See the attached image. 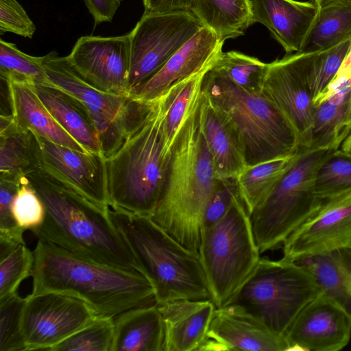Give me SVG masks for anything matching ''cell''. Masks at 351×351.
<instances>
[{
    "label": "cell",
    "instance_id": "37",
    "mask_svg": "<svg viewBox=\"0 0 351 351\" xmlns=\"http://www.w3.org/2000/svg\"><path fill=\"white\" fill-rule=\"evenodd\" d=\"M22 178H0V260L19 245L25 244L23 239L25 230L18 225L11 209Z\"/></svg>",
    "mask_w": 351,
    "mask_h": 351
},
{
    "label": "cell",
    "instance_id": "5",
    "mask_svg": "<svg viewBox=\"0 0 351 351\" xmlns=\"http://www.w3.org/2000/svg\"><path fill=\"white\" fill-rule=\"evenodd\" d=\"M211 67L205 73L202 92L236 136L247 166L300 150L294 128L270 101L240 88Z\"/></svg>",
    "mask_w": 351,
    "mask_h": 351
},
{
    "label": "cell",
    "instance_id": "43",
    "mask_svg": "<svg viewBox=\"0 0 351 351\" xmlns=\"http://www.w3.org/2000/svg\"><path fill=\"white\" fill-rule=\"evenodd\" d=\"M36 25L16 0H0V34L11 32L32 38Z\"/></svg>",
    "mask_w": 351,
    "mask_h": 351
},
{
    "label": "cell",
    "instance_id": "45",
    "mask_svg": "<svg viewBox=\"0 0 351 351\" xmlns=\"http://www.w3.org/2000/svg\"><path fill=\"white\" fill-rule=\"evenodd\" d=\"M144 13H161L184 10L183 0H143Z\"/></svg>",
    "mask_w": 351,
    "mask_h": 351
},
{
    "label": "cell",
    "instance_id": "12",
    "mask_svg": "<svg viewBox=\"0 0 351 351\" xmlns=\"http://www.w3.org/2000/svg\"><path fill=\"white\" fill-rule=\"evenodd\" d=\"M22 315L26 350H49L92 322L97 315L84 301L65 294H29Z\"/></svg>",
    "mask_w": 351,
    "mask_h": 351
},
{
    "label": "cell",
    "instance_id": "36",
    "mask_svg": "<svg viewBox=\"0 0 351 351\" xmlns=\"http://www.w3.org/2000/svg\"><path fill=\"white\" fill-rule=\"evenodd\" d=\"M350 53L351 38L313 54L308 71V84L313 101L327 91Z\"/></svg>",
    "mask_w": 351,
    "mask_h": 351
},
{
    "label": "cell",
    "instance_id": "42",
    "mask_svg": "<svg viewBox=\"0 0 351 351\" xmlns=\"http://www.w3.org/2000/svg\"><path fill=\"white\" fill-rule=\"evenodd\" d=\"M238 193L236 178L219 180L217 189L205 209L202 232L214 225L228 212Z\"/></svg>",
    "mask_w": 351,
    "mask_h": 351
},
{
    "label": "cell",
    "instance_id": "11",
    "mask_svg": "<svg viewBox=\"0 0 351 351\" xmlns=\"http://www.w3.org/2000/svg\"><path fill=\"white\" fill-rule=\"evenodd\" d=\"M203 27L188 10L143 13L129 32V90L156 73Z\"/></svg>",
    "mask_w": 351,
    "mask_h": 351
},
{
    "label": "cell",
    "instance_id": "17",
    "mask_svg": "<svg viewBox=\"0 0 351 351\" xmlns=\"http://www.w3.org/2000/svg\"><path fill=\"white\" fill-rule=\"evenodd\" d=\"M351 337V315L321 293L297 316L285 339L286 351H338Z\"/></svg>",
    "mask_w": 351,
    "mask_h": 351
},
{
    "label": "cell",
    "instance_id": "41",
    "mask_svg": "<svg viewBox=\"0 0 351 351\" xmlns=\"http://www.w3.org/2000/svg\"><path fill=\"white\" fill-rule=\"evenodd\" d=\"M11 209L15 221L25 230L37 228L45 220L44 204L26 176L22 178Z\"/></svg>",
    "mask_w": 351,
    "mask_h": 351
},
{
    "label": "cell",
    "instance_id": "47",
    "mask_svg": "<svg viewBox=\"0 0 351 351\" xmlns=\"http://www.w3.org/2000/svg\"><path fill=\"white\" fill-rule=\"evenodd\" d=\"M341 149L345 152L351 154V133L341 144Z\"/></svg>",
    "mask_w": 351,
    "mask_h": 351
},
{
    "label": "cell",
    "instance_id": "20",
    "mask_svg": "<svg viewBox=\"0 0 351 351\" xmlns=\"http://www.w3.org/2000/svg\"><path fill=\"white\" fill-rule=\"evenodd\" d=\"M350 133L351 68H341L327 91L313 101L311 136L304 150L338 149Z\"/></svg>",
    "mask_w": 351,
    "mask_h": 351
},
{
    "label": "cell",
    "instance_id": "39",
    "mask_svg": "<svg viewBox=\"0 0 351 351\" xmlns=\"http://www.w3.org/2000/svg\"><path fill=\"white\" fill-rule=\"evenodd\" d=\"M34 262V253L25 244L0 260V302L17 293L21 283L32 275Z\"/></svg>",
    "mask_w": 351,
    "mask_h": 351
},
{
    "label": "cell",
    "instance_id": "14",
    "mask_svg": "<svg viewBox=\"0 0 351 351\" xmlns=\"http://www.w3.org/2000/svg\"><path fill=\"white\" fill-rule=\"evenodd\" d=\"M313 54L295 52L268 63L261 90L291 124L302 150L307 147L313 124L308 71Z\"/></svg>",
    "mask_w": 351,
    "mask_h": 351
},
{
    "label": "cell",
    "instance_id": "27",
    "mask_svg": "<svg viewBox=\"0 0 351 351\" xmlns=\"http://www.w3.org/2000/svg\"><path fill=\"white\" fill-rule=\"evenodd\" d=\"M191 12L224 43L244 34L252 24L250 0H183Z\"/></svg>",
    "mask_w": 351,
    "mask_h": 351
},
{
    "label": "cell",
    "instance_id": "24",
    "mask_svg": "<svg viewBox=\"0 0 351 351\" xmlns=\"http://www.w3.org/2000/svg\"><path fill=\"white\" fill-rule=\"evenodd\" d=\"M199 119L216 178H236L247 167L243 154L232 131L202 92Z\"/></svg>",
    "mask_w": 351,
    "mask_h": 351
},
{
    "label": "cell",
    "instance_id": "34",
    "mask_svg": "<svg viewBox=\"0 0 351 351\" xmlns=\"http://www.w3.org/2000/svg\"><path fill=\"white\" fill-rule=\"evenodd\" d=\"M315 190L322 200L351 193V154L342 149L331 151L317 167Z\"/></svg>",
    "mask_w": 351,
    "mask_h": 351
},
{
    "label": "cell",
    "instance_id": "28",
    "mask_svg": "<svg viewBox=\"0 0 351 351\" xmlns=\"http://www.w3.org/2000/svg\"><path fill=\"white\" fill-rule=\"evenodd\" d=\"M298 262L313 274L322 292L351 315V248L308 256Z\"/></svg>",
    "mask_w": 351,
    "mask_h": 351
},
{
    "label": "cell",
    "instance_id": "1",
    "mask_svg": "<svg viewBox=\"0 0 351 351\" xmlns=\"http://www.w3.org/2000/svg\"><path fill=\"white\" fill-rule=\"evenodd\" d=\"M33 253L31 295H69L86 302L97 316L111 318L156 304L152 284L138 271L91 261L42 240H38Z\"/></svg>",
    "mask_w": 351,
    "mask_h": 351
},
{
    "label": "cell",
    "instance_id": "9",
    "mask_svg": "<svg viewBox=\"0 0 351 351\" xmlns=\"http://www.w3.org/2000/svg\"><path fill=\"white\" fill-rule=\"evenodd\" d=\"M333 150L300 149L266 199L250 214L261 254L286 239L322 204L315 190L317 167Z\"/></svg>",
    "mask_w": 351,
    "mask_h": 351
},
{
    "label": "cell",
    "instance_id": "10",
    "mask_svg": "<svg viewBox=\"0 0 351 351\" xmlns=\"http://www.w3.org/2000/svg\"><path fill=\"white\" fill-rule=\"evenodd\" d=\"M43 64L48 82L69 93L87 108L106 158L144 124L157 107L158 100L147 102L97 88L75 70L66 56L60 57L56 51L45 55Z\"/></svg>",
    "mask_w": 351,
    "mask_h": 351
},
{
    "label": "cell",
    "instance_id": "38",
    "mask_svg": "<svg viewBox=\"0 0 351 351\" xmlns=\"http://www.w3.org/2000/svg\"><path fill=\"white\" fill-rule=\"evenodd\" d=\"M113 319L97 316L50 351H111L114 330Z\"/></svg>",
    "mask_w": 351,
    "mask_h": 351
},
{
    "label": "cell",
    "instance_id": "25",
    "mask_svg": "<svg viewBox=\"0 0 351 351\" xmlns=\"http://www.w3.org/2000/svg\"><path fill=\"white\" fill-rule=\"evenodd\" d=\"M113 320L111 351H163L164 323L156 304L128 309Z\"/></svg>",
    "mask_w": 351,
    "mask_h": 351
},
{
    "label": "cell",
    "instance_id": "40",
    "mask_svg": "<svg viewBox=\"0 0 351 351\" xmlns=\"http://www.w3.org/2000/svg\"><path fill=\"white\" fill-rule=\"evenodd\" d=\"M26 298L18 293L0 302V351H25L22 315Z\"/></svg>",
    "mask_w": 351,
    "mask_h": 351
},
{
    "label": "cell",
    "instance_id": "33",
    "mask_svg": "<svg viewBox=\"0 0 351 351\" xmlns=\"http://www.w3.org/2000/svg\"><path fill=\"white\" fill-rule=\"evenodd\" d=\"M212 69L240 88L254 94H261L268 63L239 51L222 52Z\"/></svg>",
    "mask_w": 351,
    "mask_h": 351
},
{
    "label": "cell",
    "instance_id": "31",
    "mask_svg": "<svg viewBox=\"0 0 351 351\" xmlns=\"http://www.w3.org/2000/svg\"><path fill=\"white\" fill-rule=\"evenodd\" d=\"M297 153L247 166L236 178L239 194L250 214L269 195Z\"/></svg>",
    "mask_w": 351,
    "mask_h": 351
},
{
    "label": "cell",
    "instance_id": "4",
    "mask_svg": "<svg viewBox=\"0 0 351 351\" xmlns=\"http://www.w3.org/2000/svg\"><path fill=\"white\" fill-rule=\"evenodd\" d=\"M109 215L143 274L157 305L179 300H212L198 254L174 239L150 217L109 208Z\"/></svg>",
    "mask_w": 351,
    "mask_h": 351
},
{
    "label": "cell",
    "instance_id": "26",
    "mask_svg": "<svg viewBox=\"0 0 351 351\" xmlns=\"http://www.w3.org/2000/svg\"><path fill=\"white\" fill-rule=\"evenodd\" d=\"M34 88L44 105L65 132L88 152L103 154L88 110L80 101L48 82L35 84Z\"/></svg>",
    "mask_w": 351,
    "mask_h": 351
},
{
    "label": "cell",
    "instance_id": "18",
    "mask_svg": "<svg viewBox=\"0 0 351 351\" xmlns=\"http://www.w3.org/2000/svg\"><path fill=\"white\" fill-rule=\"evenodd\" d=\"M223 42L203 27L153 75L131 88L128 96L155 102L178 81L209 69L223 52Z\"/></svg>",
    "mask_w": 351,
    "mask_h": 351
},
{
    "label": "cell",
    "instance_id": "2",
    "mask_svg": "<svg viewBox=\"0 0 351 351\" xmlns=\"http://www.w3.org/2000/svg\"><path fill=\"white\" fill-rule=\"evenodd\" d=\"M201 96L177 132L164 187L150 217L178 242L198 254L204 213L219 180L201 128Z\"/></svg>",
    "mask_w": 351,
    "mask_h": 351
},
{
    "label": "cell",
    "instance_id": "15",
    "mask_svg": "<svg viewBox=\"0 0 351 351\" xmlns=\"http://www.w3.org/2000/svg\"><path fill=\"white\" fill-rule=\"evenodd\" d=\"M282 258L300 260L351 248V193L324 200L284 241Z\"/></svg>",
    "mask_w": 351,
    "mask_h": 351
},
{
    "label": "cell",
    "instance_id": "29",
    "mask_svg": "<svg viewBox=\"0 0 351 351\" xmlns=\"http://www.w3.org/2000/svg\"><path fill=\"white\" fill-rule=\"evenodd\" d=\"M35 134L20 128L12 114L0 116V178H21L37 169Z\"/></svg>",
    "mask_w": 351,
    "mask_h": 351
},
{
    "label": "cell",
    "instance_id": "6",
    "mask_svg": "<svg viewBox=\"0 0 351 351\" xmlns=\"http://www.w3.org/2000/svg\"><path fill=\"white\" fill-rule=\"evenodd\" d=\"M162 118L160 98L149 119L106 158L110 208L148 217L154 212L171 155L163 134Z\"/></svg>",
    "mask_w": 351,
    "mask_h": 351
},
{
    "label": "cell",
    "instance_id": "30",
    "mask_svg": "<svg viewBox=\"0 0 351 351\" xmlns=\"http://www.w3.org/2000/svg\"><path fill=\"white\" fill-rule=\"evenodd\" d=\"M351 38V0L318 8L299 53H315Z\"/></svg>",
    "mask_w": 351,
    "mask_h": 351
},
{
    "label": "cell",
    "instance_id": "44",
    "mask_svg": "<svg viewBox=\"0 0 351 351\" xmlns=\"http://www.w3.org/2000/svg\"><path fill=\"white\" fill-rule=\"evenodd\" d=\"M123 0H84L93 16L95 27L105 22H110Z\"/></svg>",
    "mask_w": 351,
    "mask_h": 351
},
{
    "label": "cell",
    "instance_id": "23",
    "mask_svg": "<svg viewBox=\"0 0 351 351\" xmlns=\"http://www.w3.org/2000/svg\"><path fill=\"white\" fill-rule=\"evenodd\" d=\"M5 82L11 114L20 128L52 143L88 152L53 117L38 96L34 85L14 80Z\"/></svg>",
    "mask_w": 351,
    "mask_h": 351
},
{
    "label": "cell",
    "instance_id": "21",
    "mask_svg": "<svg viewBox=\"0 0 351 351\" xmlns=\"http://www.w3.org/2000/svg\"><path fill=\"white\" fill-rule=\"evenodd\" d=\"M162 315L163 351L199 350L216 309L212 300H179L158 305Z\"/></svg>",
    "mask_w": 351,
    "mask_h": 351
},
{
    "label": "cell",
    "instance_id": "32",
    "mask_svg": "<svg viewBox=\"0 0 351 351\" xmlns=\"http://www.w3.org/2000/svg\"><path fill=\"white\" fill-rule=\"evenodd\" d=\"M208 70L176 82L160 97L163 134L170 150L187 112L202 93V82Z\"/></svg>",
    "mask_w": 351,
    "mask_h": 351
},
{
    "label": "cell",
    "instance_id": "22",
    "mask_svg": "<svg viewBox=\"0 0 351 351\" xmlns=\"http://www.w3.org/2000/svg\"><path fill=\"white\" fill-rule=\"evenodd\" d=\"M252 22L265 25L288 53L298 52L317 8L296 0H250Z\"/></svg>",
    "mask_w": 351,
    "mask_h": 351
},
{
    "label": "cell",
    "instance_id": "35",
    "mask_svg": "<svg viewBox=\"0 0 351 351\" xmlns=\"http://www.w3.org/2000/svg\"><path fill=\"white\" fill-rule=\"evenodd\" d=\"M43 58L44 56L26 54L15 44L0 40V75L5 82L14 80L33 85L47 83Z\"/></svg>",
    "mask_w": 351,
    "mask_h": 351
},
{
    "label": "cell",
    "instance_id": "46",
    "mask_svg": "<svg viewBox=\"0 0 351 351\" xmlns=\"http://www.w3.org/2000/svg\"><path fill=\"white\" fill-rule=\"evenodd\" d=\"M340 1L341 0H312V3L318 9L330 5Z\"/></svg>",
    "mask_w": 351,
    "mask_h": 351
},
{
    "label": "cell",
    "instance_id": "16",
    "mask_svg": "<svg viewBox=\"0 0 351 351\" xmlns=\"http://www.w3.org/2000/svg\"><path fill=\"white\" fill-rule=\"evenodd\" d=\"M75 70L97 88L128 96L130 35L81 36L66 56Z\"/></svg>",
    "mask_w": 351,
    "mask_h": 351
},
{
    "label": "cell",
    "instance_id": "13",
    "mask_svg": "<svg viewBox=\"0 0 351 351\" xmlns=\"http://www.w3.org/2000/svg\"><path fill=\"white\" fill-rule=\"evenodd\" d=\"M36 136L37 170L64 190L102 209L110 208L103 154L77 151Z\"/></svg>",
    "mask_w": 351,
    "mask_h": 351
},
{
    "label": "cell",
    "instance_id": "19",
    "mask_svg": "<svg viewBox=\"0 0 351 351\" xmlns=\"http://www.w3.org/2000/svg\"><path fill=\"white\" fill-rule=\"evenodd\" d=\"M285 339L230 306L216 308L199 351H286Z\"/></svg>",
    "mask_w": 351,
    "mask_h": 351
},
{
    "label": "cell",
    "instance_id": "8",
    "mask_svg": "<svg viewBox=\"0 0 351 351\" xmlns=\"http://www.w3.org/2000/svg\"><path fill=\"white\" fill-rule=\"evenodd\" d=\"M261 254L250 214L239 192L228 212L201 233L199 256L217 308L224 306L240 289Z\"/></svg>",
    "mask_w": 351,
    "mask_h": 351
},
{
    "label": "cell",
    "instance_id": "7",
    "mask_svg": "<svg viewBox=\"0 0 351 351\" xmlns=\"http://www.w3.org/2000/svg\"><path fill=\"white\" fill-rule=\"evenodd\" d=\"M321 293L313 274L300 263L261 258L224 306L250 316L285 339L301 311Z\"/></svg>",
    "mask_w": 351,
    "mask_h": 351
},
{
    "label": "cell",
    "instance_id": "3",
    "mask_svg": "<svg viewBox=\"0 0 351 351\" xmlns=\"http://www.w3.org/2000/svg\"><path fill=\"white\" fill-rule=\"evenodd\" d=\"M26 177L45 208L43 223L31 230L38 240L91 261L142 274L110 219L109 208L102 209L64 190L38 170Z\"/></svg>",
    "mask_w": 351,
    "mask_h": 351
}]
</instances>
